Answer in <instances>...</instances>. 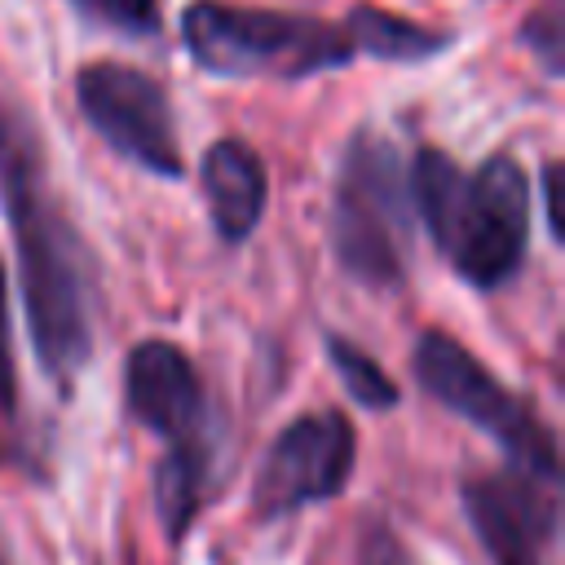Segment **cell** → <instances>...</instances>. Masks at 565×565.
I'll return each mask as SVG.
<instances>
[{"mask_svg": "<svg viewBox=\"0 0 565 565\" xmlns=\"http://www.w3.org/2000/svg\"><path fill=\"white\" fill-rule=\"evenodd\" d=\"M0 203L18 247L31 344L40 366L66 384L93 353V260L49 185L40 132L9 102H0Z\"/></svg>", "mask_w": 565, "mask_h": 565, "instance_id": "cell-1", "label": "cell"}, {"mask_svg": "<svg viewBox=\"0 0 565 565\" xmlns=\"http://www.w3.org/2000/svg\"><path fill=\"white\" fill-rule=\"evenodd\" d=\"M406 194L463 282L503 287L521 269L530 247V177L512 154H490L463 172L446 150L419 146Z\"/></svg>", "mask_w": 565, "mask_h": 565, "instance_id": "cell-2", "label": "cell"}, {"mask_svg": "<svg viewBox=\"0 0 565 565\" xmlns=\"http://www.w3.org/2000/svg\"><path fill=\"white\" fill-rule=\"evenodd\" d=\"M181 44L207 75L225 79H309L358 57L335 22L225 0L185 4Z\"/></svg>", "mask_w": 565, "mask_h": 565, "instance_id": "cell-3", "label": "cell"}, {"mask_svg": "<svg viewBox=\"0 0 565 565\" xmlns=\"http://www.w3.org/2000/svg\"><path fill=\"white\" fill-rule=\"evenodd\" d=\"M331 247L349 278L388 291L402 287L411 260V194L393 141L375 128H358L344 141L335 199H331Z\"/></svg>", "mask_w": 565, "mask_h": 565, "instance_id": "cell-4", "label": "cell"}, {"mask_svg": "<svg viewBox=\"0 0 565 565\" xmlns=\"http://www.w3.org/2000/svg\"><path fill=\"white\" fill-rule=\"evenodd\" d=\"M411 371L428 397H437L446 411H455L459 419H468L472 428L494 437L508 450L512 468L543 477L552 486L561 481V455H556L552 428L468 344H459L446 331H424L415 340Z\"/></svg>", "mask_w": 565, "mask_h": 565, "instance_id": "cell-5", "label": "cell"}, {"mask_svg": "<svg viewBox=\"0 0 565 565\" xmlns=\"http://www.w3.org/2000/svg\"><path fill=\"white\" fill-rule=\"evenodd\" d=\"M75 102L84 124L137 168L159 177H181V146L168 93L154 75L128 62H84L75 71Z\"/></svg>", "mask_w": 565, "mask_h": 565, "instance_id": "cell-6", "label": "cell"}, {"mask_svg": "<svg viewBox=\"0 0 565 565\" xmlns=\"http://www.w3.org/2000/svg\"><path fill=\"white\" fill-rule=\"evenodd\" d=\"M358 459V433L344 411H313L291 419L265 450L252 486V512L260 521L291 516L305 503L344 494Z\"/></svg>", "mask_w": 565, "mask_h": 565, "instance_id": "cell-7", "label": "cell"}, {"mask_svg": "<svg viewBox=\"0 0 565 565\" xmlns=\"http://www.w3.org/2000/svg\"><path fill=\"white\" fill-rule=\"evenodd\" d=\"M468 521L494 565H547L556 543V486L521 468L463 481Z\"/></svg>", "mask_w": 565, "mask_h": 565, "instance_id": "cell-8", "label": "cell"}, {"mask_svg": "<svg viewBox=\"0 0 565 565\" xmlns=\"http://www.w3.org/2000/svg\"><path fill=\"white\" fill-rule=\"evenodd\" d=\"M124 406L141 428L163 437V446H212L203 380L172 340L132 344L124 362Z\"/></svg>", "mask_w": 565, "mask_h": 565, "instance_id": "cell-9", "label": "cell"}, {"mask_svg": "<svg viewBox=\"0 0 565 565\" xmlns=\"http://www.w3.org/2000/svg\"><path fill=\"white\" fill-rule=\"evenodd\" d=\"M199 185L212 212V225L225 243H247L265 216V199H269V177H265V159L238 141V137H221L203 150L199 163Z\"/></svg>", "mask_w": 565, "mask_h": 565, "instance_id": "cell-10", "label": "cell"}, {"mask_svg": "<svg viewBox=\"0 0 565 565\" xmlns=\"http://www.w3.org/2000/svg\"><path fill=\"white\" fill-rule=\"evenodd\" d=\"M344 35L353 44V53H366V57H380V62H424V57H437L450 49V31H437V26H424V22H411L402 13H388L380 4H353L344 13Z\"/></svg>", "mask_w": 565, "mask_h": 565, "instance_id": "cell-11", "label": "cell"}, {"mask_svg": "<svg viewBox=\"0 0 565 565\" xmlns=\"http://www.w3.org/2000/svg\"><path fill=\"white\" fill-rule=\"evenodd\" d=\"M207 459L212 446H168L159 468H154V508H159V525L163 539L177 547L203 503V486H207Z\"/></svg>", "mask_w": 565, "mask_h": 565, "instance_id": "cell-12", "label": "cell"}, {"mask_svg": "<svg viewBox=\"0 0 565 565\" xmlns=\"http://www.w3.org/2000/svg\"><path fill=\"white\" fill-rule=\"evenodd\" d=\"M327 353H331V366H335V375H340V384H344V393L358 402V406H366V411H393L397 406V384L388 380V371L371 358V353H362L353 340H344V335H327Z\"/></svg>", "mask_w": 565, "mask_h": 565, "instance_id": "cell-13", "label": "cell"}, {"mask_svg": "<svg viewBox=\"0 0 565 565\" xmlns=\"http://www.w3.org/2000/svg\"><path fill=\"white\" fill-rule=\"evenodd\" d=\"M525 44L543 62L547 75H561V62H565V4L561 0H543L525 18Z\"/></svg>", "mask_w": 565, "mask_h": 565, "instance_id": "cell-14", "label": "cell"}, {"mask_svg": "<svg viewBox=\"0 0 565 565\" xmlns=\"http://www.w3.org/2000/svg\"><path fill=\"white\" fill-rule=\"evenodd\" d=\"M84 18L115 26L124 35H150L159 26V0H71Z\"/></svg>", "mask_w": 565, "mask_h": 565, "instance_id": "cell-15", "label": "cell"}, {"mask_svg": "<svg viewBox=\"0 0 565 565\" xmlns=\"http://www.w3.org/2000/svg\"><path fill=\"white\" fill-rule=\"evenodd\" d=\"M18 406V362H13V331H9V291L0 265V411Z\"/></svg>", "mask_w": 565, "mask_h": 565, "instance_id": "cell-16", "label": "cell"}, {"mask_svg": "<svg viewBox=\"0 0 565 565\" xmlns=\"http://www.w3.org/2000/svg\"><path fill=\"white\" fill-rule=\"evenodd\" d=\"M543 216H547L552 243H561L565 238V225H561V163L556 159L543 163Z\"/></svg>", "mask_w": 565, "mask_h": 565, "instance_id": "cell-17", "label": "cell"}, {"mask_svg": "<svg viewBox=\"0 0 565 565\" xmlns=\"http://www.w3.org/2000/svg\"><path fill=\"white\" fill-rule=\"evenodd\" d=\"M362 565H402V552H397V543H393V534H375L371 543H366V552H362Z\"/></svg>", "mask_w": 565, "mask_h": 565, "instance_id": "cell-18", "label": "cell"}]
</instances>
